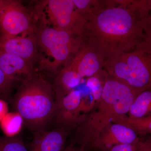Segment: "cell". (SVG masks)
<instances>
[{
  "label": "cell",
  "mask_w": 151,
  "mask_h": 151,
  "mask_svg": "<svg viewBox=\"0 0 151 151\" xmlns=\"http://www.w3.org/2000/svg\"><path fill=\"white\" fill-rule=\"evenodd\" d=\"M149 12L127 8L119 1H103L100 9L87 19L82 38L105 61L114 59L145 38L142 22Z\"/></svg>",
  "instance_id": "cell-1"
},
{
  "label": "cell",
  "mask_w": 151,
  "mask_h": 151,
  "mask_svg": "<svg viewBox=\"0 0 151 151\" xmlns=\"http://www.w3.org/2000/svg\"><path fill=\"white\" fill-rule=\"evenodd\" d=\"M140 92L108 74L101 98L76 128V137L79 146L88 151L103 130L113 123V119L127 115Z\"/></svg>",
  "instance_id": "cell-2"
},
{
  "label": "cell",
  "mask_w": 151,
  "mask_h": 151,
  "mask_svg": "<svg viewBox=\"0 0 151 151\" xmlns=\"http://www.w3.org/2000/svg\"><path fill=\"white\" fill-rule=\"evenodd\" d=\"M13 101L14 108L29 129L45 130L54 115L55 96L52 85L34 74L22 80Z\"/></svg>",
  "instance_id": "cell-3"
},
{
  "label": "cell",
  "mask_w": 151,
  "mask_h": 151,
  "mask_svg": "<svg viewBox=\"0 0 151 151\" xmlns=\"http://www.w3.org/2000/svg\"><path fill=\"white\" fill-rule=\"evenodd\" d=\"M104 67L110 76L135 90L151 88V40L146 37L130 51L105 60Z\"/></svg>",
  "instance_id": "cell-4"
},
{
  "label": "cell",
  "mask_w": 151,
  "mask_h": 151,
  "mask_svg": "<svg viewBox=\"0 0 151 151\" xmlns=\"http://www.w3.org/2000/svg\"><path fill=\"white\" fill-rule=\"evenodd\" d=\"M38 48L48 58L44 67L55 73L61 65H67L83 43V38L42 23L35 27Z\"/></svg>",
  "instance_id": "cell-5"
},
{
  "label": "cell",
  "mask_w": 151,
  "mask_h": 151,
  "mask_svg": "<svg viewBox=\"0 0 151 151\" xmlns=\"http://www.w3.org/2000/svg\"><path fill=\"white\" fill-rule=\"evenodd\" d=\"M31 14L20 2L0 0V40L35 32Z\"/></svg>",
  "instance_id": "cell-6"
},
{
  "label": "cell",
  "mask_w": 151,
  "mask_h": 151,
  "mask_svg": "<svg viewBox=\"0 0 151 151\" xmlns=\"http://www.w3.org/2000/svg\"><path fill=\"white\" fill-rule=\"evenodd\" d=\"M94 105L93 101L89 103L84 99L80 90L74 89L62 98L55 100L52 122L57 128L70 131L84 121Z\"/></svg>",
  "instance_id": "cell-7"
},
{
  "label": "cell",
  "mask_w": 151,
  "mask_h": 151,
  "mask_svg": "<svg viewBox=\"0 0 151 151\" xmlns=\"http://www.w3.org/2000/svg\"><path fill=\"white\" fill-rule=\"evenodd\" d=\"M43 5L52 27L82 37L88 18L77 10L72 0H48Z\"/></svg>",
  "instance_id": "cell-8"
},
{
  "label": "cell",
  "mask_w": 151,
  "mask_h": 151,
  "mask_svg": "<svg viewBox=\"0 0 151 151\" xmlns=\"http://www.w3.org/2000/svg\"><path fill=\"white\" fill-rule=\"evenodd\" d=\"M139 140L137 133L131 128L122 124L112 123L103 130L88 150L109 151L114 146L132 144Z\"/></svg>",
  "instance_id": "cell-9"
},
{
  "label": "cell",
  "mask_w": 151,
  "mask_h": 151,
  "mask_svg": "<svg viewBox=\"0 0 151 151\" xmlns=\"http://www.w3.org/2000/svg\"><path fill=\"white\" fill-rule=\"evenodd\" d=\"M84 40L83 44L67 65L83 78L100 73L104 69L105 59L91 45Z\"/></svg>",
  "instance_id": "cell-10"
},
{
  "label": "cell",
  "mask_w": 151,
  "mask_h": 151,
  "mask_svg": "<svg viewBox=\"0 0 151 151\" xmlns=\"http://www.w3.org/2000/svg\"><path fill=\"white\" fill-rule=\"evenodd\" d=\"M38 46L35 33L0 40V51L33 63L37 57Z\"/></svg>",
  "instance_id": "cell-11"
},
{
  "label": "cell",
  "mask_w": 151,
  "mask_h": 151,
  "mask_svg": "<svg viewBox=\"0 0 151 151\" xmlns=\"http://www.w3.org/2000/svg\"><path fill=\"white\" fill-rule=\"evenodd\" d=\"M69 131L57 128L50 131L35 132L29 151H63Z\"/></svg>",
  "instance_id": "cell-12"
},
{
  "label": "cell",
  "mask_w": 151,
  "mask_h": 151,
  "mask_svg": "<svg viewBox=\"0 0 151 151\" xmlns=\"http://www.w3.org/2000/svg\"><path fill=\"white\" fill-rule=\"evenodd\" d=\"M33 66L32 63L0 51V69L6 75L17 81H22L23 76L25 79L33 75Z\"/></svg>",
  "instance_id": "cell-13"
},
{
  "label": "cell",
  "mask_w": 151,
  "mask_h": 151,
  "mask_svg": "<svg viewBox=\"0 0 151 151\" xmlns=\"http://www.w3.org/2000/svg\"><path fill=\"white\" fill-rule=\"evenodd\" d=\"M82 79L75 70L65 65L55 78L52 85L55 100L62 98L74 90Z\"/></svg>",
  "instance_id": "cell-14"
},
{
  "label": "cell",
  "mask_w": 151,
  "mask_h": 151,
  "mask_svg": "<svg viewBox=\"0 0 151 151\" xmlns=\"http://www.w3.org/2000/svg\"><path fill=\"white\" fill-rule=\"evenodd\" d=\"M127 115L136 119L151 115V88L142 91L137 95Z\"/></svg>",
  "instance_id": "cell-15"
},
{
  "label": "cell",
  "mask_w": 151,
  "mask_h": 151,
  "mask_svg": "<svg viewBox=\"0 0 151 151\" xmlns=\"http://www.w3.org/2000/svg\"><path fill=\"white\" fill-rule=\"evenodd\" d=\"M113 123L125 125L134 130L137 134H151V115L142 118H132L127 115L119 116L113 119Z\"/></svg>",
  "instance_id": "cell-16"
},
{
  "label": "cell",
  "mask_w": 151,
  "mask_h": 151,
  "mask_svg": "<svg viewBox=\"0 0 151 151\" xmlns=\"http://www.w3.org/2000/svg\"><path fill=\"white\" fill-rule=\"evenodd\" d=\"M24 124L22 116L17 112L8 113L0 122V127L6 137H14L21 131Z\"/></svg>",
  "instance_id": "cell-17"
},
{
  "label": "cell",
  "mask_w": 151,
  "mask_h": 151,
  "mask_svg": "<svg viewBox=\"0 0 151 151\" xmlns=\"http://www.w3.org/2000/svg\"><path fill=\"white\" fill-rule=\"evenodd\" d=\"M108 73L104 69L100 73L89 77L86 81V86L91 90L92 100L96 103L102 96L103 88Z\"/></svg>",
  "instance_id": "cell-18"
},
{
  "label": "cell",
  "mask_w": 151,
  "mask_h": 151,
  "mask_svg": "<svg viewBox=\"0 0 151 151\" xmlns=\"http://www.w3.org/2000/svg\"><path fill=\"white\" fill-rule=\"evenodd\" d=\"M0 151H29L21 137H0Z\"/></svg>",
  "instance_id": "cell-19"
},
{
  "label": "cell",
  "mask_w": 151,
  "mask_h": 151,
  "mask_svg": "<svg viewBox=\"0 0 151 151\" xmlns=\"http://www.w3.org/2000/svg\"><path fill=\"white\" fill-rule=\"evenodd\" d=\"M16 81L6 75L0 69V98L4 100L7 98L14 83Z\"/></svg>",
  "instance_id": "cell-20"
},
{
  "label": "cell",
  "mask_w": 151,
  "mask_h": 151,
  "mask_svg": "<svg viewBox=\"0 0 151 151\" xmlns=\"http://www.w3.org/2000/svg\"><path fill=\"white\" fill-rule=\"evenodd\" d=\"M142 141L139 140L132 144H122L114 146L109 151H136Z\"/></svg>",
  "instance_id": "cell-21"
},
{
  "label": "cell",
  "mask_w": 151,
  "mask_h": 151,
  "mask_svg": "<svg viewBox=\"0 0 151 151\" xmlns=\"http://www.w3.org/2000/svg\"><path fill=\"white\" fill-rule=\"evenodd\" d=\"M143 29L146 37L151 40V9L143 21Z\"/></svg>",
  "instance_id": "cell-22"
},
{
  "label": "cell",
  "mask_w": 151,
  "mask_h": 151,
  "mask_svg": "<svg viewBox=\"0 0 151 151\" xmlns=\"http://www.w3.org/2000/svg\"><path fill=\"white\" fill-rule=\"evenodd\" d=\"M9 107L5 100L0 98V122L8 113Z\"/></svg>",
  "instance_id": "cell-23"
},
{
  "label": "cell",
  "mask_w": 151,
  "mask_h": 151,
  "mask_svg": "<svg viewBox=\"0 0 151 151\" xmlns=\"http://www.w3.org/2000/svg\"><path fill=\"white\" fill-rule=\"evenodd\" d=\"M136 151H151V140L142 141L139 147Z\"/></svg>",
  "instance_id": "cell-24"
},
{
  "label": "cell",
  "mask_w": 151,
  "mask_h": 151,
  "mask_svg": "<svg viewBox=\"0 0 151 151\" xmlns=\"http://www.w3.org/2000/svg\"><path fill=\"white\" fill-rule=\"evenodd\" d=\"M63 151H86L85 149L83 148L82 147L79 146V147H76L74 145H71L67 147L65 150H63Z\"/></svg>",
  "instance_id": "cell-25"
}]
</instances>
